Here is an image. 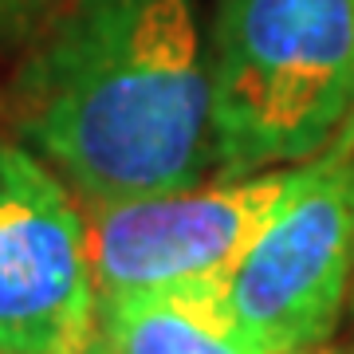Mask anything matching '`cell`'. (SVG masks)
<instances>
[{"label":"cell","mask_w":354,"mask_h":354,"mask_svg":"<svg viewBox=\"0 0 354 354\" xmlns=\"http://www.w3.org/2000/svg\"><path fill=\"white\" fill-rule=\"evenodd\" d=\"M4 114L87 201L201 185L213 169L201 0H67Z\"/></svg>","instance_id":"cell-1"},{"label":"cell","mask_w":354,"mask_h":354,"mask_svg":"<svg viewBox=\"0 0 354 354\" xmlns=\"http://www.w3.org/2000/svg\"><path fill=\"white\" fill-rule=\"evenodd\" d=\"M354 111V0H213L216 181L311 162Z\"/></svg>","instance_id":"cell-2"},{"label":"cell","mask_w":354,"mask_h":354,"mask_svg":"<svg viewBox=\"0 0 354 354\" xmlns=\"http://www.w3.org/2000/svg\"><path fill=\"white\" fill-rule=\"evenodd\" d=\"M354 276V146L311 158L252 248L228 276V307L264 354L335 335Z\"/></svg>","instance_id":"cell-3"},{"label":"cell","mask_w":354,"mask_h":354,"mask_svg":"<svg viewBox=\"0 0 354 354\" xmlns=\"http://www.w3.org/2000/svg\"><path fill=\"white\" fill-rule=\"evenodd\" d=\"M299 174L304 165L127 201H87L95 299L106 304L193 279H228L299 185Z\"/></svg>","instance_id":"cell-4"},{"label":"cell","mask_w":354,"mask_h":354,"mask_svg":"<svg viewBox=\"0 0 354 354\" xmlns=\"http://www.w3.org/2000/svg\"><path fill=\"white\" fill-rule=\"evenodd\" d=\"M95 304L75 197L28 146L0 138V354H87Z\"/></svg>","instance_id":"cell-5"},{"label":"cell","mask_w":354,"mask_h":354,"mask_svg":"<svg viewBox=\"0 0 354 354\" xmlns=\"http://www.w3.org/2000/svg\"><path fill=\"white\" fill-rule=\"evenodd\" d=\"M87 354H264L228 307V279H193L95 304Z\"/></svg>","instance_id":"cell-6"},{"label":"cell","mask_w":354,"mask_h":354,"mask_svg":"<svg viewBox=\"0 0 354 354\" xmlns=\"http://www.w3.org/2000/svg\"><path fill=\"white\" fill-rule=\"evenodd\" d=\"M55 0H0V39L28 36L32 28L48 20Z\"/></svg>","instance_id":"cell-7"},{"label":"cell","mask_w":354,"mask_h":354,"mask_svg":"<svg viewBox=\"0 0 354 354\" xmlns=\"http://www.w3.org/2000/svg\"><path fill=\"white\" fill-rule=\"evenodd\" d=\"M291 354H354V339L346 342H315V346H304V351H291Z\"/></svg>","instance_id":"cell-8"},{"label":"cell","mask_w":354,"mask_h":354,"mask_svg":"<svg viewBox=\"0 0 354 354\" xmlns=\"http://www.w3.org/2000/svg\"><path fill=\"white\" fill-rule=\"evenodd\" d=\"M335 142H342V146H354V111H351V118H346V127L339 130V138Z\"/></svg>","instance_id":"cell-9"},{"label":"cell","mask_w":354,"mask_h":354,"mask_svg":"<svg viewBox=\"0 0 354 354\" xmlns=\"http://www.w3.org/2000/svg\"><path fill=\"white\" fill-rule=\"evenodd\" d=\"M346 304H351V323H354V276H351V295H346ZM354 339V335H351Z\"/></svg>","instance_id":"cell-10"}]
</instances>
